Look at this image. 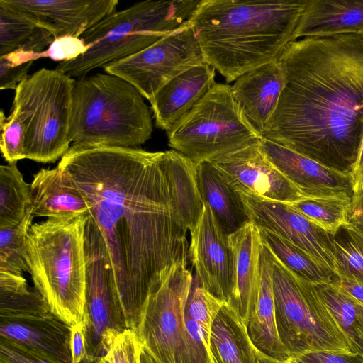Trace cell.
Segmentation results:
<instances>
[{
  "label": "cell",
  "instance_id": "6da1fadb",
  "mask_svg": "<svg viewBox=\"0 0 363 363\" xmlns=\"http://www.w3.org/2000/svg\"><path fill=\"white\" fill-rule=\"evenodd\" d=\"M58 166L84 196L105 245L128 328L151 292L187 262V232L203 209L195 163L172 150L73 145Z\"/></svg>",
  "mask_w": 363,
  "mask_h": 363
},
{
  "label": "cell",
  "instance_id": "7a4b0ae2",
  "mask_svg": "<svg viewBox=\"0 0 363 363\" xmlns=\"http://www.w3.org/2000/svg\"><path fill=\"white\" fill-rule=\"evenodd\" d=\"M277 61L284 86L262 138L350 174L363 135V38H302Z\"/></svg>",
  "mask_w": 363,
  "mask_h": 363
},
{
  "label": "cell",
  "instance_id": "3957f363",
  "mask_svg": "<svg viewBox=\"0 0 363 363\" xmlns=\"http://www.w3.org/2000/svg\"><path fill=\"white\" fill-rule=\"evenodd\" d=\"M308 0H201L190 21L206 62L227 83L277 60Z\"/></svg>",
  "mask_w": 363,
  "mask_h": 363
},
{
  "label": "cell",
  "instance_id": "277c9868",
  "mask_svg": "<svg viewBox=\"0 0 363 363\" xmlns=\"http://www.w3.org/2000/svg\"><path fill=\"white\" fill-rule=\"evenodd\" d=\"M88 216L48 218L33 224L27 238V264L35 289L51 311L69 326L82 321L84 313Z\"/></svg>",
  "mask_w": 363,
  "mask_h": 363
},
{
  "label": "cell",
  "instance_id": "5b68a950",
  "mask_svg": "<svg viewBox=\"0 0 363 363\" xmlns=\"http://www.w3.org/2000/svg\"><path fill=\"white\" fill-rule=\"evenodd\" d=\"M132 84L111 74L76 81L69 127L73 145L137 147L152 136L151 112Z\"/></svg>",
  "mask_w": 363,
  "mask_h": 363
},
{
  "label": "cell",
  "instance_id": "8992f818",
  "mask_svg": "<svg viewBox=\"0 0 363 363\" xmlns=\"http://www.w3.org/2000/svg\"><path fill=\"white\" fill-rule=\"evenodd\" d=\"M201 0L144 1L114 11L79 38L89 50L77 59L61 62L56 69L71 77L135 54L162 38L191 25Z\"/></svg>",
  "mask_w": 363,
  "mask_h": 363
},
{
  "label": "cell",
  "instance_id": "52a82bcc",
  "mask_svg": "<svg viewBox=\"0 0 363 363\" xmlns=\"http://www.w3.org/2000/svg\"><path fill=\"white\" fill-rule=\"evenodd\" d=\"M272 258L276 325L290 357L311 352L358 355L315 285L294 274L273 254Z\"/></svg>",
  "mask_w": 363,
  "mask_h": 363
},
{
  "label": "cell",
  "instance_id": "ba28073f",
  "mask_svg": "<svg viewBox=\"0 0 363 363\" xmlns=\"http://www.w3.org/2000/svg\"><path fill=\"white\" fill-rule=\"evenodd\" d=\"M76 80L56 69L42 68L21 82L12 108L26 125V158L54 162L69 149Z\"/></svg>",
  "mask_w": 363,
  "mask_h": 363
},
{
  "label": "cell",
  "instance_id": "9c48e42d",
  "mask_svg": "<svg viewBox=\"0 0 363 363\" xmlns=\"http://www.w3.org/2000/svg\"><path fill=\"white\" fill-rule=\"evenodd\" d=\"M168 144L194 163L211 161L261 143L234 99L231 86L216 83L197 106L167 133Z\"/></svg>",
  "mask_w": 363,
  "mask_h": 363
},
{
  "label": "cell",
  "instance_id": "30bf717a",
  "mask_svg": "<svg viewBox=\"0 0 363 363\" xmlns=\"http://www.w3.org/2000/svg\"><path fill=\"white\" fill-rule=\"evenodd\" d=\"M86 284L82 322L84 362L104 358L117 337L128 329L103 239L88 216L85 228Z\"/></svg>",
  "mask_w": 363,
  "mask_h": 363
},
{
  "label": "cell",
  "instance_id": "8fae6325",
  "mask_svg": "<svg viewBox=\"0 0 363 363\" xmlns=\"http://www.w3.org/2000/svg\"><path fill=\"white\" fill-rule=\"evenodd\" d=\"M193 278L187 262L177 263L147 300L135 332L158 363H190L184 308Z\"/></svg>",
  "mask_w": 363,
  "mask_h": 363
},
{
  "label": "cell",
  "instance_id": "7c38bea8",
  "mask_svg": "<svg viewBox=\"0 0 363 363\" xmlns=\"http://www.w3.org/2000/svg\"><path fill=\"white\" fill-rule=\"evenodd\" d=\"M204 63L199 43L189 25L104 69L132 84L150 101L170 80Z\"/></svg>",
  "mask_w": 363,
  "mask_h": 363
},
{
  "label": "cell",
  "instance_id": "4fadbf2b",
  "mask_svg": "<svg viewBox=\"0 0 363 363\" xmlns=\"http://www.w3.org/2000/svg\"><path fill=\"white\" fill-rule=\"evenodd\" d=\"M250 221L300 247L336 277L338 265L330 235L311 223L290 204L240 193Z\"/></svg>",
  "mask_w": 363,
  "mask_h": 363
},
{
  "label": "cell",
  "instance_id": "5bb4252c",
  "mask_svg": "<svg viewBox=\"0 0 363 363\" xmlns=\"http://www.w3.org/2000/svg\"><path fill=\"white\" fill-rule=\"evenodd\" d=\"M191 233L189 257L201 286L220 301L230 303L233 293V252L227 235L209 206Z\"/></svg>",
  "mask_w": 363,
  "mask_h": 363
},
{
  "label": "cell",
  "instance_id": "9a60e30c",
  "mask_svg": "<svg viewBox=\"0 0 363 363\" xmlns=\"http://www.w3.org/2000/svg\"><path fill=\"white\" fill-rule=\"evenodd\" d=\"M211 162L240 193L287 204L307 197L268 160L259 144Z\"/></svg>",
  "mask_w": 363,
  "mask_h": 363
},
{
  "label": "cell",
  "instance_id": "2e32d148",
  "mask_svg": "<svg viewBox=\"0 0 363 363\" xmlns=\"http://www.w3.org/2000/svg\"><path fill=\"white\" fill-rule=\"evenodd\" d=\"M30 14L55 39L79 38L103 18L116 11L117 0H5Z\"/></svg>",
  "mask_w": 363,
  "mask_h": 363
},
{
  "label": "cell",
  "instance_id": "e0dca14e",
  "mask_svg": "<svg viewBox=\"0 0 363 363\" xmlns=\"http://www.w3.org/2000/svg\"><path fill=\"white\" fill-rule=\"evenodd\" d=\"M71 326L53 313L0 317V337L58 363H72Z\"/></svg>",
  "mask_w": 363,
  "mask_h": 363
},
{
  "label": "cell",
  "instance_id": "ac0fdd59",
  "mask_svg": "<svg viewBox=\"0 0 363 363\" xmlns=\"http://www.w3.org/2000/svg\"><path fill=\"white\" fill-rule=\"evenodd\" d=\"M216 84L215 69L196 66L167 82L149 101L156 126L169 133L203 99Z\"/></svg>",
  "mask_w": 363,
  "mask_h": 363
},
{
  "label": "cell",
  "instance_id": "d6986e66",
  "mask_svg": "<svg viewBox=\"0 0 363 363\" xmlns=\"http://www.w3.org/2000/svg\"><path fill=\"white\" fill-rule=\"evenodd\" d=\"M259 147L268 160L307 197L352 193L349 174L327 167L264 138Z\"/></svg>",
  "mask_w": 363,
  "mask_h": 363
},
{
  "label": "cell",
  "instance_id": "ffe728a7",
  "mask_svg": "<svg viewBox=\"0 0 363 363\" xmlns=\"http://www.w3.org/2000/svg\"><path fill=\"white\" fill-rule=\"evenodd\" d=\"M284 86V74L277 60L243 74L231 86L233 96L245 118L262 136Z\"/></svg>",
  "mask_w": 363,
  "mask_h": 363
},
{
  "label": "cell",
  "instance_id": "44dd1931",
  "mask_svg": "<svg viewBox=\"0 0 363 363\" xmlns=\"http://www.w3.org/2000/svg\"><path fill=\"white\" fill-rule=\"evenodd\" d=\"M233 252V293L230 303L245 322L256 303L262 247L259 228L251 221L229 235Z\"/></svg>",
  "mask_w": 363,
  "mask_h": 363
},
{
  "label": "cell",
  "instance_id": "7402d4cb",
  "mask_svg": "<svg viewBox=\"0 0 363 363\" xmlns=\"http://www.w3.org/2000/svg\"><path fill=\"white\" fill-rule=\"evenodd\" d=\"M273 258L262 243L260 279L256 303L246 323L249 337L258 352L272 359L285 362L290 357L281 342L275 319L272 286Z\"/></svg>",
  "mask_w": 363,
  "mask_h": 363
},
{
  "label": "cell",
  "instance_id": "603a6c76",
  "mask_svg": "<svg viewBox=\"0 0 363 363\" xmlns=\"http://www.w3.org/2000/svg\"><path fill=\"white\" fill-rule=\"evenodd\" d=\"M30 186L33 217L89 214L88 203L77 184L58 165L41 169Z\"/></svg>",
  "mask_w": 363,
  "mask_h": 363
},
{
  "label": "cell",
  "instance_id": "cb8c5ba5",
  "mask_svg": "<svg viewBox=\"0 0 363 363\" xmlns=\"http://www.w3.org/2000/svg\"><path fill=\"white\" fill-rule=\"evenodd\" d=\"M363 32V0H308L294 40Z\"/></svg>",
  "mask_w": 363,
  "mask_h": 363
},
{
  "label": "cell",
  "instance_id": "d4e9b609",
  "mask_svg": "<svg viewBox=\"0 0 363 363\" xmlns=\"http://www.w3.org/2000/svg\"><path fill=\"white\" fill-rule=\"evenodd\" d=\"M195 177L201 199L209 206L227 235L238 231L250 221L240 192L211 161L195 163Z\"/></svg>",
  "mask_w": 363,
  "mask_h": 363
},
{
  "label": "cell",
  "instance_id": "484cf974",
  "mask_svg": "<svg viewBox=\"0 0 363 363\" xmlns=\"http://www.w3.org/2000/svg\"><path fill=\"white\" fill-rule=\"evenodd\" d=\"M213 363H257L259 352L238 312L225 303L216 315L209 338Z\"/></svg>",
  "mask_w": 363,
  "mask_h": 363
},
{
  "label": "cell",
  "instance_id": "4316f807",
  "mask_svg": "<svg viewBox=\"0 0 363 363\" xmlns=\"http://www.w3.org/2000/svg\"><path fill=\"white\" fill-rule=\"evenodd\" d=\"M54 40L30 14L0 0V57L18 50L39 59Z\"/></svg>",
  "mask_w": 363,
  "mask_h": 363
},
{
  "label": "cell",
  "instance_id": "83f0119b",
  "mask_svg": "<svg viewBox=\"0 0 363 363\" xmlns=\"http://www.w3.org/2000/svg\"><path fill=\"white\" fill-rule=\"evenodd\" d=\"M259 230L262 243L296 276L314 285L328 284L334 279L330 271L300 247L268 230Z\"/></svg>",
  "mask_w": 363,
  "mask_h": 363
},
{
  "label": "cell",
  "instance_id": "f1b7e54d",
  "mask_svg": "<svg viewBox=\"0 0 363 363\" xmlns=\"http://www.w3.org/2000/svg\"><path fill=\"white\" fill-rule=\"evenodd\" d=\"M352 202V193L342 191L306 197L290 205L311 223L333 235L349 223Z\"/></svg>",
  "mask_w": 363,
  "mask_h": 363
},
{
  "label": "cell",
  "instance_id": "f546056e",
  "mask_svg": "<svg viewBox=\"0 0 363 363\" xmlns=\"http://www.w3.org/2000/svg\"><path fill=\"white\" fill-rule=\"evenodd\" d=\"M50 312L40 293L28 286L23 274L0 271V317L42 315Z\"/></svg>",
  "mask_w": 363,
  "mask_h": 363
},
{
  "label": "cell",
  "instance_id": "4dcf8cb0",
  "mask_svg": "<svg viewBox=\"0 0 363 363\" xmlns=\"http://www.w3.org/2000/svg\"><path fill=\"white\" fill-rule=\"evenodd\" d=\"M31 208L30 186L17 162L0 167V228L18 225Z\"/></svg>",
  "mask_w": 363,
  "mask_h": 363
},
{
  "label": "cell",
  "instance_id": "1f68e13d",
  "mask_svg": "<svg viewBox=\"0 0 363 363\" xmlns=\"http://www.w3.org/2000/svg\"><path fill=\"white\" fill-rule=\"evenodd\" d=\"M330 235L338 265L336 277L363 282V232L349 222Z\"/></svg>",
  "mask_w": 363,
  "mask_h": 363
},
{
  "label": "cell",
  "instance_id": "d6a6232c",
  "mask_svg": "<svg viewBox=\"0 0 363 363\" xmlns=\"http://www.w3.org/2000/svg\"><path fill=\"white\" fill-rule=\"evenodd\" d=\"M33 218L30 208L18 225L0 228V271L28 272L26 242Z\"/></svg>",
  "mask_w": 363,
  "mask_h": 363
},
{
  "label": "cell",
  "instance_id": "836d02e7",
  "mask_svg": "<svg viewBox=\"0 0 363 363\" xmlns=\"http://www.w3.org/2000/svg\"><path fill=\"white\" fill-rule=\"evenodd\" d=\"M315 286L323 301L352 344L356 328L363 325V304L333 281Z\"/></svg>",
  "mask_w": 363,
  "mask_h": 363
},
{
  "label": "cell",
  "instance_id": "e575fe53",
  "mask_svg": "<svg viewBox=\"0 0 363 363\" xmlns=\"http://www.w3.org/2000/svg\"><path fill=\"white\" fill-rule=\"evenodd\" d=\"M0 128V147L5 160L12 163L25 159L26 125L18 111L12 108L6 118L1 111Z\"/></svg>",
  "mask_w": 363,
  "mask_h": 363
},
{
  "label": "cell",
  "instance_id": "d590c367",
  "mask_svg": "<svg viewBox=\"0 0 363 363\" xmlns=\"http://www.w3.org/2000/svg\"><path fill=\"white\" fill-rule=\"evenodd\" d=\"M225 303L205 290L195 277L186 302L184 315L211 331L216 315Z\"/></svg>",
  "mask_w": 363,
  "mask_h": 363
},
{
  "label": "cell",
  "instance_id": "8d00e7d4",
  "mask_svg": "<svg viewBox=\"0 0 363 363\" xmlns=\"http://www.w3.org/2000/svg\"><path fill=\"white\" fill-rule=\"evenodd\" d=\"M142 349L136 333L127 329L114 340L102 363H140Z\"/></svg>",
  "mask_w": 363,
  "mask_h": 363
},
{
  "label": "cell",
  "instance_id": "74e56055",
  "mask_svg": "<svg viewBox=\"0 0 363 363\" xmlns=\"http://www.w3.org/2000/svg\"><path fill=\"white\" fill-rule=\"evenodd\" d=\"M89 47L80 38L64 36L55 39L41 57H48L55 61L67 62L77 59L84 54Z\"/></svg>",
  "mask_w": 363,
  "mask_h": 363
},
{
  "label": "cell",
  "instance_id": "f35d334b",
  "mask_svg": "<svg viewBox=\"0 0 363 363\" xmlns=\"http://www.w3.org/2000/svg\"><path fill=\"white\" fill-rule=\"evenodd\" d=\"M33 62H26L12 53L0 57V89H16L28 75Z\"/></svg>",
  "mask_w": 363,
  "mask_h": 363
},
{
  "label": "cell",
  "instance_id": "ab89813d",
  "mask_svg": "<svg viewBox=\"0 0 363 363\" xmlns=\"http://www.w3.org/2000/svg\"><path fill=\"white\" fill-rule=\"evenodd\" d=\"M0 360L5 363H58L1 337Z\"/></svg>",
  "mask_w": 363,
  "mask_h": 363
},
{
  "label": "cell",
  "instance_id": "60d3db41",
  "mask_svg": "<svg viewBox=\"0 0 363 363\" xmlns=\"http://www.w3.org/2000/svg\"><path fill=\"white\" fill-rule=\"evenodd\" d=\"M294 358L298 363H363L359 355L351 356L328 352H311Z\"/></svg>",
  "mask_w": 363,
  "mask_h": 363
},
{
  "label": "cell",
  "instance_id": "b9f144b4",
  "mask_svg": "<svg viewBox=\"0 0 363 363\" xmlns=\"http://www.w3.org/2000/svg\"><path fill=\"white\" fill-rule=\"evenodd\" d=\"M70 349L72 363H82L86 360V342L82 321L71 326Z\"/></svg>",
  "mask_w": 363,
  "mask_h": 363
},
{
  "label": "cell",
  "instance_id": "7bdbcfd3",
  "mask_svg": "<svg viewBox=\"0 0 363 363\" xmlns=\"http://www.w3.org/2000/svg\"><path fill=\"white\" fill-rule=\"evenodd\" d=\"M352 196L363 191V135L356 160L349 174Z\"/></svg>",
  "mask_w": 363,
  "mask_h": 363
},
{
  "label": "cell",
  "instance_id": "ee69618b",
  "mask_svg": "<svg viewBox=\"0 0 363 363\" xmlns=\"http://www.w3.org/2000/svg\"><path fill=\"white\" fill-rule=\"evenodd\" d=\"M333 281L342 291L363 304V282L335 277Z\"/></svg>",
  "mask_w": 363,
  "mask_h": 363
},
{
  "label": "cell",
  "instance_id": "f6af8a7d",
  "mask_svg": "<svg viewBox=\"0 0 363 363\" xmlns=\"http://www.w3.org/2000/svg\"><path fill=\"white\" fill-rule=\"evenodd\" d=\"M349 222L363 232V191L352 196Z\"/></svg>",
  "mask_w": 363,
  "mask_h": 363
},
{
  "label": "cell",
  "instance_id": "bcb514c9",
  "mask_svg": "<svg viewBox=\"0 0 363 363\" xmlns=\"http://www.w3.org/2000/svg\"><path fill=\"white\" fill-rule=\"evenodd\" d=\"M352 345L357 354L363 359V325L356 328L352 338Z\"/></svg>",
  "mask_w": 363,
  "mask_h": 363
},
{
  "label": "cell",
  "instance_id": "7dc6e473",
  "mask_svg": "<svg viewBox=\"0 0 363 363\" xmlns=\"http://www.w3.org/2000/svg\"><path fill=\"white\" fill-rule=\"evenodd\" d=\"M140 363H158L157 360L145 349L143 347L140 357Z\"/></svg>",
  "mask_w": 363,
  "mask_h": 363
},
{
  "label": "cell",
  "instance_id": "c3c4849f",
  "mask_svg": "<svg viewBox=\"0 0 363 363\" xmlns=\"http://www.w3.org/2000/svg\"><path fill=\"white\" fill-rule=\"evenodd\" d=\"M257 363H284V362H279V361L272 359H271L269 357H266L264 355L261 354L259 352V357H258V359H257Z\"/></svg>",
  "mask_w": 363,
  "mask_h": 363
},
{
  "label": "cell",
  "instance_id": "681fc988",
  "mask_svg": "<svg viewBox=\"0 0 363 363\" xmlns=\"http://www.w3.org/2000/svg\"><path fill=\"white\" fill-rule=\"evenodd\" d=\"M101 362H102L101 360H98L96 362H84L82 363H101Z\"/></svg>",
  "mask_w": 363,
  "mask_h": 363
},
{
  "label": "cell",
  "instance_id": "f907efd6",
  "mask_svg": "<svg viewBox=\"0 0 363 363\" xmlns=\"http://www.w3.org/2000/svg\"><path fill=\"white\" fill-rule=\"evenodd\" d=\"M361 35V36L363 38V32L359 33Z\"/></svg>",
  "mask_w": 363,
  "mask_h": 363
},
{
  "label": "cell",
  "instance_id": "816d5d0a",
  "mask_svg": "<svg viewBox=\"0 0 363 363\" xmlns=\"http://www.w3.org/2000/svg\"><path fill=\"white\" fill-rule=\"evenodd\" d=\"M0 363H5V362H4L3 361H1V360H0Z\"/></svg>",
  "mask_w": 363,
  "mask_h": 363
}]
</instances>
